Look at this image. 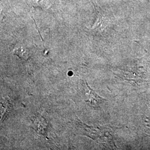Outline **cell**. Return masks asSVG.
Wrapping results in <instances>:
<instances>
[{"instance_id":"4","label":"cell","mask_w":150,"mask_h":150,"mask_svg":"<svg viewBox=\"0 0 150 150\" xmlns=\"http://www.w3.org/2000/svg\"><path fill=\"white\" fill-rule=\"evenodd\" d=\"M13 52L16 55L22 59H27L29 57V54L26 51V50L23 47L16 48L14 50Z\"/></svg>"},{"instance_id":"1","label":"cell","mask_w":150,"mask_h":150,"mask_svg":"<svg viewBox=\"0 0 150 150\" xmlns=\"http://www.w3.org/2000/svg\"><path fill=\"white\" fill-rule=\"evenodd\" d=\"M85 91L88 97V100H86V102L88 103L91 107H98L100 103L104 101V99L99 96L95 91L92 90L86 82L85 85Z\"/></svg>"},{"instance_id":"2","label":"cell","mask_w":150,"mask_h":150,"mask_svg":"<svg viewBox=\"0 0 150 150\" xmlns=\"http://www.w3.org/2000/svg\"><path fill=\"white\" fill-rule=\"evenodd\" d=\"M33 7H38L43 10L50 8L52 5L51 0H29Z\"/></svg>"},{"instance_id":"3","label":"cell","mask_w":150,"mask_h":150,"mask_svg":"<svg viewBox=\"0 0 150 150\" xmlns=\"http://www.w3.org/2000/svg\"><path fill=\"white\" fill-rule=\"evenodd\" d=\"M9 99L10 98H8V97H6L5 98H3V100H2L3 101V103H2V102H1V105L5 108V112L2 115V118H5L8 112L11 110V108L12 107V105L11 103V101Z\"/></svg>"}]
</instances>
